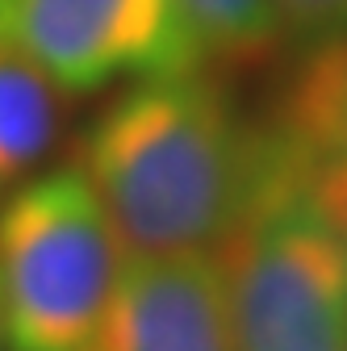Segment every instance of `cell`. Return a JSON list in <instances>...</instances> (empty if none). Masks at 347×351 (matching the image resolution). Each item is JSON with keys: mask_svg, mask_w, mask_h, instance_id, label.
<instances>
[{"mask_svg": "<svg viewBox=\"0 0 347 351\" xmlns=\"http://www.w3.org/2000/svg\"><path fill=\"white\" fill-rule=\"evenodd\" d=\"M163 0H0V42L21 51L67 93L151 71Z\"/></svg>", "mask_w": 347, "mask_h": 351, "instance_id": "cell-4", "label": "cell"}, {"mask_svg": "<svg viewBox=\"0 0 347 351\" xmlns=\"http://www.w3.org/2000/svg\"><path fill=\"white\" fill-rule=\"evenodd\" d=\"M125 247L80 167L51 171L0 209V339L9 351H88Z\"/></svg>", "mask_w": 347, "mask_h": 351, "instance_id": "cell-3", "label": "cell"}, {"mask_svg": "<svg viewBox=\"0 0 347 351\" xmlns=\"http://www.w3.org/2000/svg\"><path fill=\"white\" fill-rule=\"evenodd\" d=\"M268 130L285 138L306 163L347 147V42L310 47Z\"/></svg>", "mask_w": 347, "mask_h": 351, "instance_id": "cell-7", "label": "cell"}, {"mask_svg": "<svg viewBox=\"0 0 347 351\" xmlns=\"http://www.w3.org/2000/svg\"><path fill=\"white\" fill-rule=\"evenodd\" d=\"M264 130L213 75H143L84 143V176L125 255H218L255 197Z\"/></svg>", "mask_w": 347, "mask_h": 351, "instance_id": "cell-1", "label": "cell"}, {"mask_svg": "<svg viewBox=\"0 0 347 351\" xmlns=\"http://www.w3.org/2000/svg\"><path fill=\"white\" fill-rule=\"evenodd\" d=\"M264 130V167L218 251L239 351H347V243L310 201L306 159Z\"/></svg>", "mask_w": 347, "mask_h": 351, "instance_id": "cell-2", "label": "cell"}, {"mask_svg": "<svg viewBox=\"0 0 347 351\" xmlns=\"http://www.w3.org/2000/svg\"><path fill=\"white\" fill-rule=\"evenodd\" d=\"M285 42L276 0H163V38L147 75H213Z\"/></svg>", "mask_w": 347, "mask_h": 351, "instance_id": "cell-6", "label": "cell"}, {"mask_svg": "<svg viewBox=\"0 0 347 351\" xmlns=\"http://www.w3.org/2000/svg\"><path fill=\"white\" fill-rule=\"evenodd\" d=\"M306 189L318 213L326 217V226L347 243V147L314 159L306 167Z\"/></svg>", "mask_w": 347, "mask_h": 351, "instance_id": "cell-10", "label": "cell"}, {"mask_svg": "<svg viewBox=\"0 0 347 351\" xmlns=\"http://www.w3.org/2000/svg\"><path fill=\"white\" fill-rule=\"evenodd\" d=\"M276 13L293 42H347V0H276Z\"/></svg>", "mask_w": 347, "mask_h": 351, "instance_id": "cell-9", "label": "cell"}, {"mask_svg": "<svg viewBox=\"0 0 347 351\" xmlns=\"http://www.w3.org/2000/svg\"><path fill=\"white\" fill-rule=\"evenodd\" d=\"M88 351H239L218 255H125Z\"/></svg>", "mask_w": 347, "mask_h": 351, "instance_id": "cell-5", "label": "cell"}, {"mask_svg": "<svg viewBox=\"0 0 347 351\" xmlns=\"http://www.w3.org/2000/svg\"><path fill=\"white\" fill-rule=\"evenodd\" d=\"M55 84L21 51L0 42V189L51 151L55 143Z\"/></svg>", "mask_w": 347, "mask_h": 351, "instance_id": "cell-8", "label": "cell"}]
</instances>
